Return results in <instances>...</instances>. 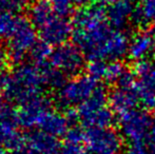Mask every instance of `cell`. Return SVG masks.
Returning <instances> with one entry per match:
<instances>
[{
  "mask_svg": "<svg viewBox=\"0 0 155 154\" xmlns=\"http://www.w3.org/2000/svg\"><path fill=\"white\" fill-rule=\"evenodd\" d=\"M72 38L90 61H116L129 53L130 39L113 29L101 5H87L77 10L72 20Z\"/></svg>",
  "mask_w": 155,
  "mask_h": 154,
  "instance_id": "1",
  "label": "cell"
},
{
  "mask_svg": "<svg viewBox=\"0 0 155 154\" xmlns=\"http://www.w3.org/2000/svg\"><path fill=\"white\" fill-rule=\"evenodd\" d=\"M43 88L41 67L36 64H20L11 74L0 78V94L19 106L42 95Z\"/></svg>",
  "mask_w": 155,
  "mask_h": 154,
  "instance_id": "2",
  "label": "cell"
},
{
  "mask_svg": "<svg viewBox=\"0 0 155 154\" xmlns=\"http://www.w3.org/2000/svg\"><path fill=\"white\" fill-rule=\"evenodd\" d=\"M30 21L36 29L41 41L50 47L67 43L72 37V22L64 16L55 12L47 1L35 2L30 8Z\"/></svg>",
  "mask_w": 155,
  "mask_h": 154,
  "instance_id": "3",
  "label": "cell"
},
{
  "mask_svg": "<svg viewBox=\"0 0 155 154\" xmlns=\"http://www.w3.org/2000/svg\"><path fill=\"white\" fill-rule=\"evenodd\" d=\"M37 35L38 34L36 29L30 19L19 16L14 30L5 40L11 59L17 64L22 62L25 56L30 54L32 49L38 42Z\"/></svg>",
  "mask_w": 155,
  "mask_h": 154,
  "instance_id": "4",
  "label": "cell"
},
{
  "mask_svg": "<svg viewBox=\"0 0 155 154\" xmlns=\"http://www.w3.org/2000/svg\"><path fill=\"white\" fill-rule=\"evenodd\" d=\"M99 84L90 75L76 76L67 80L56 93V101L63 108H72L81 105L94 93Z\"/></svg>",
  "mask_w": 155,
  "mask_h": 154,
  "instance_id": "5",
  "label": "cell"
},
{
  "mask_svg": "<svg viewBox=\"0 0 155 154\" xmlns=\"http://www.w3.org/2000/svg\"><path fill=\"white\" fill-rule=\"evenodd\" d=\"M49 64L65 76H76L84 67V55L77 45L63 43L52 50Z\"/></svg>",
  "mask_w": 155,
  "mask_h": 154,
  "instance_id": "6",
  "label": "cell"
},
{
  "mask_svg": "<svg viewBox=\"0 0 155 154\" xmlns=\"http://www.w3.org/2000/svg\"><path fill=\"white\" fill-rule=\"evenodd\" d=\"M153 126L152 118L146 111L136 109L119 117L121 134L131 144H143Z\"/></svg>",
  "mask_w": 155,
  "mask_h": 154,
  "instance_id": "7",
  "label": "cell"
},
{
  "mask_svg": "<svg viewBox=\"0 0 155 154\" xmlns=\"http://www.w3.org/2000/svg\"><path fill=\"white\" fill-rule=\"evenodd\" d=\"M84 142L92 154H120L123 149L121 135L112 128L88 129Z\"/></svg>",
  "mask_w": 155,
  "mask_h": 154,
  "instance_id": "8",
  "label": "cell"
},
{
  "mask_svg": "<svg viewBox=\"0 0 155 154\" xmlns=\"http://www.w3.org/2000/svg\"><path fill=\"white\" fill-rule=\"evenodd\" d=\"M133 72L141 103L148 109H155V62L150 59L136 61Z\"/></svg>",
  "mask_w": 155,
  "mask_h": 154,
  "instance_id": "9",
  "label": "cell"
},
{
  "mask_svg": "<svg viewBox=\"0 0 155 154\" xmlns=\"http://www.w3.org/2000/svg\"><path fill=\"white\" fill-rule=\"evenodd\" d=\"M49 110H51L50 100L43 95H39L20 105V109L17 111L16 121L21 127L31 129L36 127L39 119Z\"/></svg>",
  "mask_w": 155,
  "mask_h": 154,
  "instance_id": "10",
  "label": "cell"
},
{
  "mask_svg": "<svg viewBox=\"0 0 155 154\" xmlns=\"http://www.w3.org/2000/svg\"><path fill=\"white\" fill-rule=\"evenodd\" d=\"M140 101L136 89H124L116 87L109 93V105L114 114L119 117L136 110Z\"/></svg>",
  "mask_w": 155,
  "mask_h": 154,
  "instance_id": "11",
  "label": "cell"
},
{
  "mask_svg": "<svg viewBox=\"0 0 155 154\" xmlns=\"http://www.w3.org/2000/svg\"><path fill=\"white\" fill-rule=\"evenodd\" d=\"M154 51L155 35L149 30H141L130 39L128 55L131 59L136 61L148 59Z\"/></svg>",
  "mask_w": 155,
  "mask_h": 154,
  "instance_id": "12",
  "label": "cell"
},
{
  "mask_svg": "<svg viewBox=\"0 0 155 154\" xmlns=\"http://www.w3.org/2000/svg\"><path fill=\"white\" fill-rule=\"evenodd\" d=\"M135 12L136 8L131 0H118L109 6L108 21L112 28L121 31L135 18Z\"/></svg>",
  "mask_w": 155,
  "mask_h": 154,
  "instance_id": "13",
  "label": "cell"
},
{
  "mask_svg": "<svg viewBox=\"0 0 155 154\" xmlns=\"http://www.w3.org/2000/svg\"><path fill=\"white\" fill-rule=\"evenodd\" d=\"M70 125L71 121L68 115L62 114L61 112L49 110L39 119L36 127L39 131L48 133L54 137H58L65 135L68 130L70 129Z\"/></svg>",
  "mask_w": 155,
  "mask_h": 154,
  "instance_id": "14",
  "label": "cell"
},
{
  "mask_svg": "<svg viewBox=\"0 0 155 154\" xmlns=\"http://www.w3.org/2000/svg\"><path fill=\"white\" fill-rule=\"evenodd\" d=\"M25 143L35 154H60V148L54 136L42 131H34L25 136Z\"/></svg>",
  "mask_w": 155,
  "mask_h": 154,
  "instance_id": "15",
  "label": "cell"
},
{
  "mask_svg": "<svg viewBox=\"0 0 155 154\" xmlns=\"http://www.w3.org/2000/svg\"><path fill=\"white\" fill-rule=\"evenodd\" d=\"M25 142V136L18 130L16 121H0V145L5 150L12 152L22 146Z\"/></svg>",
  "mask_w": 155,
  "mask_h": 154,
  "instance_id": "16",
  "label": "cell"
},
{
  "mask_svg": "<svg viewBox=\"0 0 155 154\" xmlns=\"http://www.w3.org/2000/svg\"><path fill=\"white\" fill-rule=\"evenodd\" d=\"M109 103V94L104 86H98L94 93L87 99L86 101L78 106V118L79 120L84 117L90 115L98 110L106 108L107 103Z\"/></svg>",
  "mask_w": 155,
  "mask_h": 154,
  "instance_id": "17",
  "label": "cell"
},
{
  "mask_svg": "<svg viewBox=\"0 0 155 154\" xmlns=\"http://www.w3.org/2000/svg\"><path fill=\"white\" fill-rule=\"evenodd\" d=\"M80 121L84 127H87V129H91V128L107 129V128H111L112 123H114V113L112 110L106 107L84 117L80 119Z\"/></svg>",
  "mask_w": 155,
  "mask_h": 154,
  "instance_id": "18",
  "label": "cell"
},
{
  "mask_svg": "<svg viewBox=\"0 0 155 154\" xmlns=\"http://www.w3.org/2000/svg\"><path fill=\"white\" fill-rule=\"evenodd\" d=\"M135 20L143 25L155 23V0H140L135 12Z\"/></svg>",
  "mask_w": 155,
  "mask_h": 154,
  "instance_id": "19",
  "label": "cell"
},
{
  "mask_svg": "<svg viewBox=\"0 0 155 154\" xmlns=\"http://www.w3.org/2000/svg\"><path fill=\"white\" fill-rule=\"evenodd\" d=\"M90 0H52L51 4L56 13L64 17L73 14L76 8L87 6Z\"/></svg>",
  "mask_w": 155,
  "mask_h": 154,
  "instance_id": "20",
  "label": "cell"
},
{
  "mask_svg": "<svg viewBox=\"0 0 155 154\" xmlns=\"http://www.w3.org/2000/svg\"><path fill=\"white\" fill-rule=\"evenodd\" d=\"M20 15L0 12V39L6 40L14 30Z\"/></svg>",
  "mask_w": 155,
  "mask_h": 154,
  "instance_id": "21",
  "label": "cell"
},
{
  "mask_svg": "<svg viewBox=\"0 0 155 154\" xmlns=\"http://www.w3.org/2000/svg\"><path fill=\"white\" fill-rule=\"evenodd\" d=\"M52 49L49 44L45 43L43 41L37 42L36 45L30 52V57L33 60V64H43L49 61L50 55H51Z\"/></svg>",
  "mask_w": 155,
  "mask_h": 154,
  "instance_id": "22",
  "label": "cell"
},
{
  "mask_svg": "<svg viewBox=\"0 0 155 154\" xmlns=\"http://www.w3.org/2000/svg\"><path fill=\"white\" fill-rule=\"evenodd\" d=\"M126 70L124 66L120 60H116V61H109L108 67H107V72L106 76H104V80L110 84H116L119 77Z\"/></svg>",
  "mask_w": 155,
  "mask_h": 154,
  "instance_id": "23",
  "label": "cell"
},
{
  "mask_svg": "<svg viewBox=\"0 0 155 154\" xmlns=\"http://www.w3.org/2000/svg\"><path fill=\"white\" fill-rule=\"evenodd\" d=\"M28 5V0H0V12L18 14Z\"/></svg>",
  "mask_w": 155,
  "mask_h": 154,
  "instance_id": "24",
  "label": "cell"
},
{
  "mask_svg": "<svg viewBox=\"0 0 155 154\" xmlns=\"http://www.w3.org/2000/svg\"><path fill=\"white\" fill-rule=\"evenodd\" d=\"M107 67H108V64L104 60H93L87 66V72H88V75H90L91 77L98 81L100 79H104Z\"/></svg>",
  "mask_w": 155,
  "mask_h": 154,
  "instance_id": "25",
  "label": "cell"
},
{
  "mask_svg": "<svg viewBox=\"0 0 155 154\" xmlns=\"http://www.w3.org/2000/svg\"><path fill=\"white\" fill-rule=\"evenodd\" d=\"M117 87L124 89H135L136 86V77L133 71L126 69L119 79L117 80Z\"/></svg>",
  "mask_w": 155,
  "mask_h": 154,
  "instance_id": "26",
  "label": "cell"
},
{
  "mask_svg": "<svg viewBox=\"0 0 155 154\" xmlns=\"http://www.w3.org/2000/svg\"><path fill=\"white\" fill-rule=\"evenodd\" d=\"M17 111L8 101H0V121H16ZM17 123V121H16Z\"/></svg>",
  "mask_w": 155,
  "mask_h": 154,
  "instance_id": "27",
  "label": "cell"
},
{
  "mask_svg": "<svg viewBox=\"0 0 155 154\" xmlns=\"http://www.w3.org/2000/svg\"><path fill=\"white\" fill-rule=\"evenodd\" d=\"M65 142L73 143V144H82L86 137V132L82 131L80 128L72 127L68 130V132L64 135Z\"/></svg>",
  "mask_w": 155,
  "mask_h": 154,
  "instance_id": "28",
  "label": "cell"
},
{
  "mask_svg": "<svg viewBox=\"0 0 155 154\" xmlns=\"http://www.w3.org/2000/svg\"><path fill=\"white\" fill-rule=\"evenodd\" d=\"M60 154H88L86 153L84 146L81 144H73L65 142L60 148Z\"/></svg>",
  "mask_w": 155,
  "mask_h": 154,
  "instance_id": "29",
  "label": "cell"
},
{
  "mask_svg": "<svg viewBox=\"0 0 155 154\" xmlns=\"http://www.w3.org/2000/svg\"><path fill=\"white\" fill-rule=\"evenodd\" d=\"M126 154H155L146 147L145 144H131Z\"/></svg>",
  "mask_w": 155,
  "mask_h": 154,
  "instance_id": "30",
  "label": "cell"
},
{
  "mask_svg": "<svg viewBox=\"0 0 155 154\" xmlns=\"http://www.w3.org/2000/svg\"><path fill=\"white\" fill-rule=\"evenodd\" d=\"M8 52L6 51V49L4 48V45L0 42V77H2L1 75L4 73V71L6 70L8 62Z\"/></svg>",
  "mask_w": 155,
  "mask_h": 154,
  "instance_id": "31",
  "label": "cell"
},
{
  "mask_svg": "<svg viewBox=\"0 0 155 154\" xmlns=\"http://www.w3.org/2000/svg\"><path fill=\"white\" fill-rule=\"evenodd\" d=\"M143 144L146 145V147H147L151 152L155 153V125L152 127L151 131H150L149 135H148L147 139L145 140Z\"/></svg>",
  "mask_w": 155,
  "mask_h": 154,
  "instance_id": "32",
  "label": "cell"
},
{
  "mask_svg": "<svg viewBox=\"0 0 155 154\" xmlns=\"http://www.w3.org/2000/svg\"><path fill=\"white\" fill-rule=\"evenodd\" d=\"M11 154H35V153L33 152L32 149L30 148L27 145V143L25 142V144H23L22 146H20L18 149H16V150L12 151Z\"/></svg>",
  "mask_w": 155,
  "mask_h": 154,
  "instance_id": "33",
  "label": "cell"
},
{
  "mask_svg": "<svg viewBox=\"0 0 155 154\" xmlns=\"http://www.w3.org/2000/svg\"><path fill=\"white\" fill-rule=\"evenodd\" d=\"M94 1H95L98 5L102 6V5H111V4L117 2L118 0H94Z\"/></svg>",
  "mask_w": 155,
  "mask_h": 154,
  "instance_id": "34",
  "label": "cell"
},
{
  "mask_svg": "<svg viewBox=\"0 0 155 154\" xmlns=\"http://www.w3.org/2000/svg\"><path fill=\"white\" fill-rule=\"evenodd\" d=\"M0 154H6V150L0 145Z\"/></svg>",
  "mask_w": 155,
  "mask_h": 154,
  "instance_id": "35",
  "label": "cell"
},
{
  "mask_svg": "<svg viewBox=\"0 0 155 154\" xmlns=\"http://www.w3.org/2000/svg\"><path fill=\"white\" fill-rule=\"evenodd\" d=\"M34 1H36V2H40V1H47V0H34Z\"/></svg>",
  "mask_w": 155,
  "mask_h": 154,
  "instance_id": "36",
  "label": "cell"
},
{
  "mask_svg": "<svg viewBox=\"0 0 155 154\" xmlns=\"http://www.w3.org/2000/svg\"><path fill=\"white\" fill-rule=\"evenodd\" d=\"M154 121H155V113H154Z\"/></svg>",
  "mask_w": 155,
  "mask_h": 154,
  "instance_id": "37",
  "label": "cell"
},
{
  "mask_svg": "<svg viewBox=\"0 0 155 154\" xmlns=\"http://www.w3.org/2000/svg\"><path fill=\"white\" fill-rule=\"evenodd\" d=\"M88 154H92V153H90V152H89V153H88Z\"/></svg>",
  "mask_w": 155,
  "mask_h": 154,
  "instance_id": "38",
  "label": "cell"
}]
</instances>
